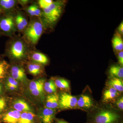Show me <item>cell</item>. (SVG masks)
<instances>
[{"label": "cell", "instance_id": "cell-37", "mask_svg": "<svg viewBox=\"0 0 123 123\" xmlns=\"http://www.w3.org/2000/svg\"><path fill=\"white\" fill-rule=\"evenodd\" d=\"M2 92V86L1 84H0V94Z\"/></svg>", "mask_w": 123, "mask_h": 123}, {"label": "cell", "instance_id": "cell-18", "mask_svg": "<svg viewBox=\"0 0 123 123\" xmlns=\"http://www.w3.org/2000/svg\"><path fill=\"white\" fill-rule=\"evenodd\" d=\"M77 105L82 108H90L93 106V101L89 96L82 95L77 99Z\"/></svg>", "mask_w": 123, "mask_h": 123}, {"label": "cell", "instance_id": "cell-14", "mask_svg": "<svg viewBox=\"0 0 123 123\" xmlns=\"http://www.w3.org/2000/svg\"><path fill=\"white\" fill-rule=\"evenodd\" d=\"M45 107L55 110L59 107V95L56 93L50 94L46 97Z\"/></svg>", "mask_w": 123, "mask_h": 123}, {"label": "cell", "instance_id": "cell-20", "mask_svg": "<svg viewBox=\"0 0 123 123\" xmlns=\"http://www.w3.org/2000/svg\"><path fill=\"white\" fill-rule=\"evenodd\" d=\"M112 42L113 48L116 51L119 52L123 50V41L120 34L117 32L114 35Z\"/></svg>", "mask_w": 123, "mask_h": 123}, {"label": "cell", "instance_id": "cell-28", "mask_svg": "<svg viewBox=\"0 0 123 123\" xmlns=\"http://www.w3.org/2000/svg\"><path fill=\"white\" fill-rule=\"evenodd\" d=\"M6 106L5 99L2 97H0V113L2 112Z\"/></svg>", "mask_w": 123, "mask_h": 123}, {"label": "cell", "instance_id": "cell-32", "mask_svg": "<svg viewBox=\"0 0 123 123\" xmlns=\"http://www.w3.org/2000/svg\"><path fill=\"white\" fill-rule=\"evenodd\" d=\"M27 12H28L31 16H35V15L34 12L33 5L29 6V7L27 8Z\"/></svg>", "mask_w": 123, "mask_h": 123}, {"label": "cell", "instance_id": "cell-12", "mask_svg": "<svg viewBox=\"0 0 123 123\" xmlns=\"http://www.w3.org/2000/svg\"><path fill=\"white\" fill-rule=\"evenodd\" d=\"M12 105L14 110L21 112H33V110L28 104L23 99H18L14 101Z\"/></svg>", "mask_w": 123, "mask_h": 123}, {"label": "cell", "instance_id": "cell-16", "mask_svg": "<svg viewBox=\"0 0 123 123\" xmlns=\"http://www.w3.org/2000/svg\"><path fill=\"white\" fill-rule=\"evenodd\" d=\"M30 57L33 62L42 65L47 64L49 62L47 57L41 52H34L31 53Z\"/></svg>", "mask_w": 123, "mask_h": 123}, {"label": "cell", "instance_id": "cell-10", "mask_svg": "<svg viewBox=\"0 0 123 123\" xmlns=\"http://www.w3.org/2000/svg\"><path fill=\"white\" fill-rule=\"evenodd\" d=\"M55 115V110L45 107L39 112L38 116L41 123H53Z\"/></svg>", "mask_w": 123, "mask_h": 123}, {"label": "cell", "instance_id": "cell-23", "mask_svg": "<svg viewBox=\"0 0 123 123\" xmlns=\"http://www.w3.org/2000/svg\"><path fill=\"white\" fill-rule=\"evenodd\" d=\"M44 90L45 92L50 94L55 93L56 92L57 87L53 79H50L48 81L44 82Z\"/></svg>", "mask_w": 123, "mask_h": 123}, {"label": "cell", "instance_id": "cell-34", "mask_svg": "<svg viewBox=\"0 0 123 123\" xmlns=\"http://www.w3.org/2000/svg\"><path fill=\"white\" fill-rule=\"evenodd\" d=\"M118 31L120 34L122 35L123 34V23L122 22L120 24L118 28Z\"/></svg>", "mask_w": 123, "mask_h": 123}, {"label": "cell", "instance_id": "cell-36", "mask_svg": "<svg viewBox=\"0 0 123 123\" xmlns=\"http://www.w3.org/2000/svg\"><path fill=\"white\" fill-rule=\"evenodd\" d=\"M56 123H68L66 121L61 119H58L56 121Z\"/></svg>", "mask_w": 123, "mask_h": 123}, {"label": "cell", "instance_id": "cell-29", "mask_svg": "<svg viewBox=\"0 0 123 123\" xmlns=\"http://www.w3.org/2000/svg\"><path fill=\"white\" fill-rule=\"evenodd\" d=\"M34 12L35 15L36 17H40L42 16V12L40 9L39 7L36 5H33Z\"/></svg>", "mask_w": 123, "mask_h": 123}, {"label": "cell", "instance_id": "cell-24", "mask_svg": "<svg viewBox=\"0 0 123 123\" xmlns=\"http://www.w3.org/2000/svg\"><path fill=\"white\" fill-rule=\"evenodd\" d=\"M16 2L14 0H0V8L6 10H11L15 7Z\"/></svg>", "mask_w": 123, "mask_h": 123}, {"label": "cell", "instance_id": "cell-4", "mask_svg": "<svg viewBox=\"0 0 123 123\" xmlns=\"http://www.w3.org/2000/svg\"><path fill=\"white\" fill-rule=\"evenodd\" d=\"M119 118V116L116 112L105 110L98 113L94 120L96 123H116Z\"/></svg>", "mask_w": 123, "mask_h": 123}, {"label": "cell", "instance_id": "cell-33", "mask_svg": "<svg viewBox=\"0 0 123 123\" xmlns=\"http://www.w3.org/2000/svg\"><path fill=\"white\" fill-rule=\"evenodd\" d=\"M5 87L6 89L10 91L15 90L16 89H17V88L13 86L6 84H5Z\"/></svg>", "mask_w": 123, "mask_h": 123}, {"label": "cell", "instance_id": "cell-27", "mask_svg": "<svg viewBox=\"0 0 123 123\" xmlns=\"http://www.w3.org/2000/svg\"><path fill=\"white\" fill-rule=\"evenodd\" d=\"M18 84L19 82L16 80L15 79H14L11 76L8 77L6 80L5 84L11 85L18 88Z\"/></svg>", "mask_w": 123, "mask_h": 123}, {"label": "cell", "instance_id": "cell-11", "mask_svg": "<svg viewBox=\"0 0 123 123\" xmlns=\"http://www.w3.org/2000/svg\"><path fill=\"white\" fill-rule=\"evenodd\" d=\"M17 123H41L38 117L33 112H21Z\"/></svg>", "mask_w": 123, "mask_h": 123}, {"label": "cell", "instance_id": "cell-19", "mask_svg": "<svg viewBox=\"0 0 123 123\" xmlns=\"http://www.w3.org/2000/svg\"><path fill=\"white\" fill-rule=\"evenodd\" d=\"M109 87L114 88L119 92H123V83L122 79L112 77L107 82Z\"/></svg>", "mask_w": 123, "mask_h": 123}, {"label": "cell", "instance_id": "cell-17", "mask_svg": "<svg viewBox=\"0 0 123 123\" xmlns=\"http://www.w3.org/2000/svg\"><path fill=\"white\" fill-rule=\"evenodd\" d=\"M15 22L16 28L20 31L24 30L29 24L26 18L20 12L15 16Z\"/></svg>", "mask_w": 123, "mask_h": 123}, {"label": "cell", "instance_id": "cell-15", "mask_svg": "<svg viewBox=\"0 0 123 123\" xmlns=\"http://www.w3.org/2000/svg\"><path fill=\"white\" fill-rule=\"evenodd\" d=\"M27 68L29 73L34 76L41 75L44 72V69L42 65L34 62L29 63L27 65Z\"/></svg>", "mask_w": 123, "mask_h": 123}, {"label": "cell", "instance_id": "cell-2", "mask_svg": "<svg viewBox=\"0 0 123 123\" xmlns=\"http://www.w3.org/2000/svg\"><path fill=\"white\" fill-rule=\"evenodd\" d=\"M65 4L64 1H53L48 7L43 9L42 16L44 21L49 25L56 22L63 12Z\"/></svg>", "mask_w": 123, "mask_h": 123}, {"label": "cell", "instance_id": "cell-9", "mask_svg": "<svg viewBox=\"0 0 123 123\" xmlns=\"http://www.w3.org/2000/svg\"><path fill=\"white\" fill-rule=\"evenodd\" d=\"M11 76L16 80L21 83H25L27 77L23 68L18 65H14L10 69Z\"/></svg>", "mask_w": 123, "mask_h": 123}, {"label": "cell", "instance_id": "cell-22", "mask_svg": "<svg viewBox=\"0 0 123 123\" xmlns=\"http://www.w3.org/2000/svg\"><path fill=\"white\" fill-rule=\"evenodd\" d=\"M54 81L57 88H59L61 90L65 91L70 90L69 83L67 80L63 78H59Z\"/></svg>", "mask_w": 123, "mask_h": 123}, {"label": "cell", "instance_id": "cell-5", "mask_svg": "<svg viewBox=\"0 0 123 123\" xmlns=\"http://www.w3.org/2000/svg\"><path fill=\"white\" fill-rule=\"evenodd\" d=\"M77 99L75 96L62 92L59 95V107L62 110L73 109L77 106Z\"/></svg>", "mask_w": 123, "mask_h": 123}, {"label": "cell", "instance_id": "cell-31", "mask_svg": "<svg viewBox=\"0 0 123 123\" xmlns=\"http://www.w3.org/2000/svg\"><path fill=\"white\" fill-rule=\"evenodd\" d=\"M118 61L119 63L121 65V66H123V51H121L118 52L117 55Z\"/></svg>", "mask_w": 123, "mask_h": 123}, {"label": "cell", "instance_id": "cell-13", "mask_svg": "<svg viewBox=\"0 0 123 123\" xmlns=\"http://www.w3.org/2000/svg\"><path fill=\"white\" fill-rule=\"evenodd\" d=\"M119 95V92L114 88L109 87L105 90L103 95V101L106 103L113 102Z\"/></svg>", "mask_w": 123, "mask_h": 123}, {"label": "cell", "instance_id": "cell-1", "mask_svg": "<svg viewBox=\"0 0 123 123\" xmlns=\"http://www.w3.org/2000/svg\"><path fill=\"white\" fill-rule=\"evenodd\" d=\"M7 53L12 59L17 61L23 60L27 57L28 47L22 40L15 39L10 42L7 47Z\"/></svg>", "mask_w": 123, "mask_h": 123}, {"label": "cell", "instance_id": "cell-7", "mask_svg": "<svg viewBox=\"0 0 123 123\" xmlns=\"http://www.w3.org/2000/svg\"><path fill=\"white\" fill-rule=\"evenodd\" d=\"M45 79L40 78L31 82L29 90L34 97L43 98L44 94V84Z\"/></svg>", "mask_w": 123, "mask_h": 123}, {"label": "cell", "instance_id": "cell-30", "mask_svg": "<svg viewBox=\"0 0 123 123\" xmlns=\"http://www.w3.org/2000/svg\"><path fill=\"white\" fill-rule=\"evenodd\" d=\"M116 106L120 110H123V96L120 98L117 101Z\"/></svg>", "mask_w": 123, "mask_h": 123}, {"label": "cell", "instance_id": "cell-6", "mask_svg": "<svg viewBox=\"0 0 123 123\" xmlns=\"http://www.w3.org/2000/svg\"><path fill=\"white\" fill-rule=\"evenodd\" d=\"M15 17L12 14L6 15L0 20V29L8 34H12L16 31Z\"/></svg>", "mask_w": 123, "mask_h": 123}, {"label": "cell", "instance_id": "cell-21", "mask_svg": "<svg viewBox=\"0 0 123 123\" xmlns=\"http://www.w3.org/2000/svg\"><path fill=\"white\" fill-rule=\"evenodd\" d=\"M109 73L112 77L122 79L123 78V67L117 65L111 66L109 69Z\"/></svg>", "mask_w": 123, "mask_h": 123}, {"label": "cell", "instance_id": "cell-25", "mask_svg": "<svg viewBox=\"0 0 123 123\" xmlns=\"http://www.w3.org/2000/svg\"><path fill=\"white\" fill-rule=\"evenodd\" d=\"M9 66L5 61H0V80L4 79L6 76Z\"/></svg>", "mask_w": 123, "mask_h": 123}, {"label": "cell", "instance_id": "cell-8", "mask_svg": "<svg viewBox=\"0 0 123 123\" xmlns=\"http://www.w3.org/2000/svg\"><path fill=\"white\" fill-rule=\"evenodd\" d=\"M21 112L15 110H10L0 116V122L4 123H17Z\"/></svg>", "mask_w": 123, "mask_h": 123}, {"label": "cell", "instance_id": "cell-38", "mask_svg": "<svg viewBox=\"0 0 123 123\" xmlns=\"http://www.w3.org/2000/svg\"><path fill=\"white\" fill-rule=\"evenodd\" d=\"M1 12H2V9L0 8V14L1 13Z\"/></svg>", "mask_w": 123, "mask_h": 123}, {"label": "cell", "instance_id": "cell-35", "mask_svg": "<svg viewBox=\"0 0 123 123\" xmlns=\"http://www.w3.org/2000/svg\"><path fill=\"white\" fill-rule=\"evenodd\" d=\"M18 2H19L20 4L22 5L23 6L25 5H26L28 2H29V0H22L18 1Z\"/></svg>", "mask_w": 123, "mask_h": 123}, {"label": "cell", "instance_id": "cell-3", "mask_svg": "<svg viewBox=\"0 0 123 123\" xmlns=\"http://www.w3.org/2000/svg\"><path fill=\"white\" fill-rule=\"evenodd\" d=\"M43 25L39 20L31 21L24 30V35L27 40L33 44H36L43 31Z\"/></svg>", "mask_w": 123, "mask_h": 123}, {"label": "cell", "instance_id": "cell-26", "mask_svg": "<svg viewBox=\"0 0 123 123\" xmlns=\"http://www.w3.org/2000/svg\"><path fill=\"white\" fill-rule=\"evenodd\" d=\"M53 1L52 0H39L38 1V3L39 7L44 9L48 7Z\"/></svg>", "mask_w": 123, "mask_h": 123}]
</instances>
